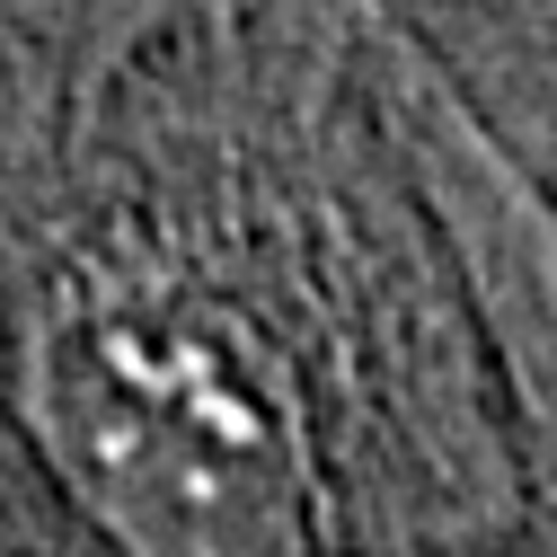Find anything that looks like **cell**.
<instances>
[{
	"label": "cell",
	"mask_w": 557,
	"mask_h": 557,
	"mask_svg": "<svg viewBox=\"0 0 557 557\" xmlns=\"http://www.w3.org/2000/svg\"><path fill=\"white\" fill-rule=\"evenodd\" d=\"M18 416L124 557H319V451L293 363L186 274L62 284L18 345Z\"/></svg>",
	"instance_id": "obj_1"
}]
</instances>
